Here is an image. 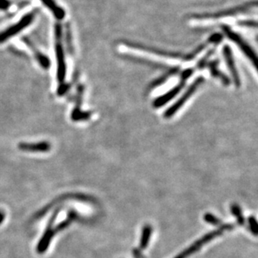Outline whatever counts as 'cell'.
Returning a JSON list of instances; mask_svg holds the SVG:
<instances>
[{
	"label": "cell",
	"instance_id": "6da1fadb",
	"mask_svg": "<svg viewBox=\"0 0 258 258\" xmlns=\"http://www.w3.org/2000/svg\"><path fill=\"white\" fill-rule=\"evenodd\" d=\"M233 227H234L233 225H222L219 229L212 231V232H209V233L205 235V236H203L200 239L198 240L195 243H193V245L190 246L187 249L183 251L181 254L177 256L175 258H189L191 255H193V253L199 250L203 245H205L206 243H208L209 242H211V240H213L214 238L221 236L225 231H229V230L233 229Z\"/></svg>",
	"mask_w": 258,
	"mask_h": 258
},
{
	"label": "cell",
	"instance_id": "7a4b0ae2",
	"mask_svg": "<svg viewBox=\"0 0 258 258\" xmlns=\"http://www.w3.org/2000/svg\"><path fill=\"white\" fill-rule=\"evenodd\" d=\"M34 16H35V14L34 13H27L26 15H24L19 20V22L1 32L0 33V44L5 42L9 38L13 37L14 35L19 34L23 29L29 26V24L34 21Z\"/></svg>",
	"mask_w": 258,
	"mask_h": 258
},
{
	"label": "cell",
	"instance_id": "3957f363",
	"mask_svg": "<svg viewBox=\"0 0 258 258\" xmlns=\"http://www.w3.org/2000/svg\"><path fill=\"white\" fill-rule=\"evenodd\" d=\"M61 210V209L56 210L55 211V213L50 217L47 227H46L42 237L40 238V243H38L36 251H37V253L39 254H43V253H45L48 250V248L50 247V243L52 242V239H53V237L56 235V232L54 231L53 226Z\"/></svg>",
	"mask_w": 258,
	"mask_h": 258
},
{
	"label": "cell",
	"instance_id": "277c9868",
	"mask_svg": "<svg viewBox=\"0 0 258 258\" xmlns=\"http://www.w3.org/2000/svg\"><path fill=\"white\" fill-rule=\"evenodd\" d=\"M203 81H204V79H203L202 77H200V78L195 79V81L193 82V84L184 93V95H182V97L180 98L179 100H177V102L171 106V108H169L166 111V113H165V117L171 118V116H174L175 114L177 113V111H179L180 109L184 106L185 103L187 102L188 99L191 96H193L194 92L197 90L200 84H202Z\"/></svg>",
	"mask_w": 258,
	"mask_h": 258
},
{
	"label": "cell",
	"instance_id": "5b68a950",
	"mask_svg": "<svg viewBox=\"0 0 258 258\" xmlns=\"http://www.w3.org/2000/svg\"><path fill=\"white\" fill-rule=\"evenodd\" d=\"M224 31L227 34V36L235 44H237L239 46L240 49L243 50V53L246 54V56H248V59L253 62V64L256 67V65H257V56L254 53L253 49H251L248 43L246 42L245 40H243V38L239 36L238 34H236L235 32L232 31L231 29H228L227 27H224Z\"/></svg>",
	"mask_w": 258,
	"mask_h": 258
},
{
	"label": "cell",
	"instance_id": "8992f818",
	"mask_svg": "<svg viewBox=\"0 0 258 258\" xmlns=\"http://www.w3.org/2000/svg\"><path fill=\"white\" fill-rule=\"evenodd\" d=\"M56 59H57V79L60 83H63L66 76V63L63 46L61 45V39H56Z\"/></svg>",
	"mask_w": 258,
	"mask_h": 258
},
{
	"label": "cell",
	"instance_id": "52a82bcc",
	"mask_svg": "<svg viewBox=\"0 0 258 258\" xmlns=\"http://www.w3.org/2000/svg\"><path fill=\"white\" fill-rule=\"evenodd\" d=\"M192 74H193V70H191V69L184 72V74H182V79L181 82H180V84L177 85V87H175L170 92L167 93L166 95L157 99L154 103L155 106L156 107H161V106H163L164 104L168 102L169 100L174 97L175 95H177L179 93L180 90H182V87L184 86V84H186V81L188 79V77L190 76Z\"/></svg>",
	"mask_w": 258,
	"mask_h": 258
},
{
	"label": "cell",
	"instance_id": "ba28073f",
	"mask_svg": "<svg viewBox=\"0 0 258 258\" xmlns=\"http://www.w3.org/2000/svg\"><path fill=\"white\" fill-rule=\"evenodd\" d=\"M19 150L25 152H48L51 149V145L48 141L40 142L19 143L18 145Z\"/></svg>",
	"mask_w": 258,
	"mask_h": 258
},
{
	"label": "cell",
	"instance_id": "9c48e42d",
	"mask_svg": "<svg viewBox=\"0 0 258 258\" xmlns=\"http://www.w3.org/2000/svg\"><path fill=\"white\" fill-rule=\"evenodd\" d=\"M223 52H224V56L225 59H226V62H227V66H228V68H229L230 72H231V74H232V78H233V80H234L235 84H237V85H239V74H238L237 68H236L234 59H233V56H232V51H231V49H230L228 46H225L224 50H223Z\"/></svg>",
	"mask_w": 258,
	"mask_h": 258
},
{
	"label": "cell",
	"instance_id": "30bf717a",
	"mask_svg": "<svg viewBox=\"0 0 258 258\" xmlns=\"http://www.w3.org/2000/svg\"><path fill=\"white\" fill-rule=\"evenodd\" d=\"M50 11H52L54 16L57 19H63L65 16V11L56 3L55 0H40Z\"/></svg>",
	"mask_w": 258,
	"mask_h": 258
},
{
	"label": "cell",
	"instance_id": "8fae6325",
	"mask_svg": "<svg viewBox=\"0 0 258 258\" xmlns=\"http://www.w3.org/2000/svg\"><path fill=\"white\" fill-rule=\"evenodd\" d=\"M152 227L150 225H145L143 227L142 234L140 237V247L141 249H145L147 248L149 242H150V237L152 234Z\"/></svg>",
	"mask_w": 258,
	"mask_h": 258
},
{
	"label": "cell",
	"instance_id": "7c38bea8",
	"mask_svg": "<svg viewBox=\"0 0 258 258\" xmlns=\"http://www.w3.org/2000/svg\"><path fill=\"white\" fill-rule=\"evenodd\" d=\"M231 211H232V214L236 216L238 224L244 225V223H245V219H244L243 211H242V209L240 208L239 205H237V204H233V205L231 206Z\"/></svg>",
	"mask_w": 258,
	"mask_h": 258
},
{
	"label": "cell",
	"instance_id": "4fadbf2b",
	"mask_svg": "<svg viewBox=\"0 0 258 258\" xmlns=\"http://www.w3.org/2000/svg\"><path fill=\"white\" fill-rule=\"evenodd\" d=\"M35 56L37 58V61L40 62V65L42 66L44 68H49L50 65V59L48 58L47 56L39 52V51H35Z\"/></svg>",
	"mask_w": 258,
	"mask_h": 258
},
{
	"label": "cell",
	"instance_id": "5bb4252c",
	"mask_svg": "<svg viewBox=\"0 0 258 258\" xmlns=\"http://www.w3.org/2000/svg\"><path fill=\"white\" fill-rule=\"evenodd\" d=\"M204 220L209 224L213 225V226H220L222 224L221 219H219L218 217H216V216H214L211 213L205 214L204 216Z\"/></svg>",
	"mask_w": 258,
	"mask_h": 258
},
{
	"label": "cell",
	"instance_id": "9a60e30c",
	"mask_svg": "<svg viewBox=\"0 0 258 258\" xmlns=\"http://www.w3.org/2000/svg\"><path fill=\"white\" fill-rule=\"evenodd\" d=\"M248 224H249V230L254 236H258V221L255 216H250L248 218Z\"/></svg>",
	"mask_w": 258,
	"mask_h": 258
},
{
	"label": "cell",
	"instance_id": "2e32d148",
	"mask_svg": "<svg viewBox=\"0 0 258 258\" xmlns=\"http://www.w3.org/2000/svg\"><path fill=\"white\" fill-rule=\"evenodd\" d=\"M10 5L9 0H0V10H7Z\"/></svg>",
	"mask_w": 258,
	"mask_h": 258
},
{
	"label": "cell",
	"instance_id": "e0dca14e",
	"mask_svg": "<svg viewBox=\"0 0 258 258\" xmlns=\"http://www.w3.org/2000/svg\"><path fill=\"white\" fill-rule=\"evenodd\" d=\"M4 218H5V213L2 210H0V224L3 223Z\"/></svg>",
	"mask_w": 258,
	"mask_h": 258
}]
</instances>
